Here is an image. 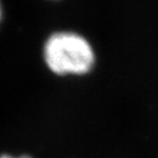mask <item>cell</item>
<instances>
[{
	"label": "cell",
	"mask_w": 158,
	"mask_h": 158,
	"mask_svg": "<svg viewBox=\"0 0 158 158\" xmlns=\"http://www.w3.org/2000/svg\"><path fill=\"white\" fill-rule=\"evenodd\" d=\"M43 57L47 68L57 76L81 77L90 74L97 64L91 42L75 31H57L46 39Z\"/></svg>",
	"instance_id": "cell-1"
},
{
	"label": "cell",
	"mask_w": 158,
	"mask_h": 158,
	"mask_svg": "<svg viewBox=\"0 0 158 158\" xmlns=\"http://www.w3.org/2000/svg\"><path fill=\"white\" fill-rule=\"evenodd\" d=\"M0 158H32L31 156H27V155H22V156H12V155H9V154H3V155H0Z\"/></svg>",
	"instance_id": "cell-2"
},
{
	"label": "cell",
	"mask_w": 158,
	"mask_h": 158,
	"mask_svg": "<svg viewBox=\"0 0 158 158\" xmlns=\"http://www.w3.org/2000/svg\"><path fill=\"white\" fill-rule=\"evenodd\" d=\"M2 19V6H1V1H0V22Z\"/></svg>",
	"instance_id": "cell-3"
}]
</instances>
